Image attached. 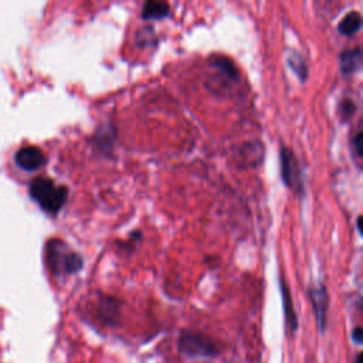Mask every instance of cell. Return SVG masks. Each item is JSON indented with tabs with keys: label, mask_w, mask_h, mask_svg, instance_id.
<instances>
[{
	"label": "cell",
	"mask_w": 363,
	"mask_h": 363,
	"mask_svg": "<svg viewBox=\"0 0 363 363\" xmlns=\"http://www.w3.org/2000/svg\"><path fill=\"white\" fill-rule=\"evenodd\" d=\"M286 62H288V67L292 69V72L299 78L301 82H305L308 79V75H309V71H308V64L303 58V55H301L299 52L296 51H292L288 58H286Z\"/></svg>",
	"instance_id": "obj_9"
},
{
	"label": "cell",
	"mask_w": 363,
	"mask_h": 363,
	"mask_svg": "<svg viewBox=\"0 0 363 363\" xmlns=\"http://www.w3.org/2000/svg\"><path fill=\"white\" fill-rule=\"evenodd\" d=\"M352 337L356 343L363 345V328H354L352 332Z\"/></svg>",
	"instance_id": "obj_15"
},
{
	"label": "cell",
	"mask_w": 363,
	"mask_h": 363,
	"mask_svg": "<svg viewBox=\"0 0 363 363\" xmlns=\"http://www.w3.org/2000/svg\"><path fill=\"white\" fill-rule=\"evenodd\" d=\"M279 167H281V177L284 184L294 191L296 196H303L305 193V183H303V172L302 166L296 157V155L286 146L279 149Z\"/></svg>",
	"instance_id": "obj_3"
},
{
	"label": "cell",
	"mask_w": 363,
	"mask_h": 363,
	"mask_svg": "<svg viewBox=\"0 0 363 363\" xmlns=\"http://www.w3.org/2000/svg\"><path fill=\"white\" fill-rule=\"evenodd\" d=\"M356 225H357V230L360 233V235H363V214H360L356 220Z\"/></svg>",
	"instance_id": "obj_16"
},
{
	"label": "cell",
	"mask_w": 363,
	"mask_h": 363,
	"mask_svg": "<svg viewBox=\"0 0 363 363\" xmlns=\"http://www.w3.org/2000/svg\"><path fill=\"white\" fill-rule=\"evenodd\" d=\"M45 162V156L43 150L37 146H23L16 152V163L23 169V170H37L41 167Z\"/></svg>",
	"instance_id": "obj_6"
},
{
	"label": "cell",
	"mask_w": 363,
	"mask_h": 363,
	"mask_svg": "<svg viewBox=\"0 0 363 363\" xmlns=\"http://www.w3.org/2000/svg\"><path fill=\"white\" fill-rule=\"evenodd\" d=\"M169 13V3L166 1H146L142 9V17L146 20L163 18Z\"/></svg>",
	"instance_id": "obj_10"
},
{
	"label": "cell",
	"mask_w": 363,
	"mask_h": 363,
	"mask_svg": "<svg viewBox=\"0 0 363 363\" xmlns=\"http://www.w3.org/2000/svg\"><path fill=\"white\" fill-rule=\"evenodd\" d=\"M356 363H363V353H360L359 354V357H357V362Z\"/></svg>",
	"instance_id": "obj_17"
},
{
	"label": "cell",
	"mask_w": 363,
	"mask_h": 363,
	"mask_svg": "<svg viewBox=\"0 0 363 363\" xmlns=\"http://www.w3.org/2000/svg\"><path fill=\"white\" fill-rule=\"evenodd\" d=\"M281 291H282V299H284V309H285L286 323L291 326L292 330H295L296 329V315H295L294 308H292V302H291L288 286H286V284L284 281H281Z\"/></svg>",
	"instance_id": "obj_11"
},
{
	"label": "cell",
	"mask_w": 363,
	"mask_h": 363,
	"mask_svg": "<svg viewBox=\"0 0 363 363\" xmlns=\"http://www.w3.org/2000/svg\"><path fill=\"white\" fill-rule=\"evenodd\" d=\"M363 26V17L357 11H349L337 24V31L342 35H353L357 33Z\"/></svg>",
	"instance_id": "obj_8"
},
{
	"label": "cell",
	"mask_w": 363,
	"mask_h": 363,
	"mask_svg": "<svg viewBox=\"0 0 363 363\" xmlns=\"http://www.w3.org/2000/svg\"><path fill=\"white\" fill-rule=\"evenodd\" d=\"M30 196L44 211L55 214L65 204L68 189L65 186H57L48 177H35L30 183Z\"/></svg>",
	"instance_id": "obj_1"
},
{
	"label": "cell",
	"mask_w": 363,
	"mask_h": 363,
	"mask_svg": "<svg viewBox=\"0 0 363 363\" xmlns=\"http://www.w3.org/2000/svg\"><path fill=\"white\" fill-rule=\"evenodd\" d=\"M308 292H309L311 302L313 305V311H315L319 328L323 330L325 325H326V311H328V305H329L328 291H326L325 285L316 284V285L309 286Z\"/></svg>",
	"instance_id": "obj_5"
},
{
	"label": "cell",
	"mask_w": 363,
	"mask_h": 363,
	"mask_svg": "<svg viewBox=\"0 0 363 363\" xmlns=\"http://www.w3.org/2000/svg\"><path fill=\"white\" fill-rule=\"evenodd\" d=\"M118 312V303L112 298H104L99 303V313L105 322H112Z\"/></svg>",
	"instance_id": "obj_12"
},
{
	"label": "cell",
	"mask_w": 363,
	"mask_h": 363,
	"mask_svg": "<svg viewBox=\"0 0 363 363\" xmlns=\"http://www.w3.org/2000/svg\"><path fill=\"white\" fill-rule=\"evenodd\" d=\"M354 111H356V105H354V102L352 99L345 98V99L340 101V104H339V115H340V118L343 121L352 118L354 115Z\"/></svg>",
	"instance_id": "obj_13"
},
{
	"label": "cell",
	"mask_w": 363,
	"mask_h": 363,
	"mask_svg": "<svg viewBox=\"0 0 363 363\" xmlns=\"http://www.w3.org/2000/svg\"><path fill=\"white\" fill-rule=\"evenodd\" d=\"M47 264L52 274H74L82 268V257L69 251V248L58 238H52L47 242Z\"/></svg>",
	"instance_id": "obj_2"
},
{
	"label": "cell",
	"mask_w": 363,
	"mask_h": 363,
	"mask_svg": "<svg viewBox=\"0 0 363 363\" xmlns=\"http://www.w3.org/2000/svg\"><path fill=\"white\" fill-rule=\"evenodd\" d=\"M177 346L187 356H213L217 353V347L211 339L196 332H183L177 340Z\"/></svg>",
	"instance_id": "obj_4"
},
{
	"label": "cell",
	"mask_w": 363,
	"mask_h": 363,
	"mask_svg": "<svg viewBox=\"0 0 363 363\" xmlns=\"http://www.w3.org/2000/svg\"><path fill=\"white\" fill-rule=\"evenodd\" d=\"M339 65L343 75H350L363 68V48L354 47L339 54Z\"/></svg>",
	"instance_id": "obj_7"
},
{
	"label": "cell",
	"mask_w": 363,
	"mask_h": 363,
	"mask_svg": "<svg viewBox=\"0 0 363 363\" xmlns=\"http://www.w3.org/2000/svg\"><path fill=\"white\" fill-rule=\"evenodd\" d=\"M353 147H354L356 153L363 157V129L359 130L356 133V136L353 138Z\"/></svg>",
	"instance_id": "obj_14"
}]
</instances>
